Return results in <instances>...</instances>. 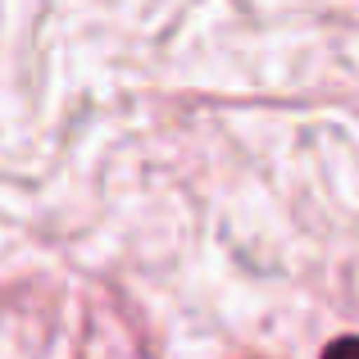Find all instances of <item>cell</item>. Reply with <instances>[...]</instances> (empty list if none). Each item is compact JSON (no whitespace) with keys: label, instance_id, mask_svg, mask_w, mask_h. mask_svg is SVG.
<instances>
[{"label":"cell","instance_id":"cell-1","mask_svg":"<svg viewBox=\"0 0 359 359\" xmlns=\"http://www.w3.org/2000/svg\"><path fill=\"white\" fill-rule=\"evenodd\" d=\"M323 359H359V337H341L323 351Z\"/></svg>","mask_w":359,"mask_h":359}]
</instances>
